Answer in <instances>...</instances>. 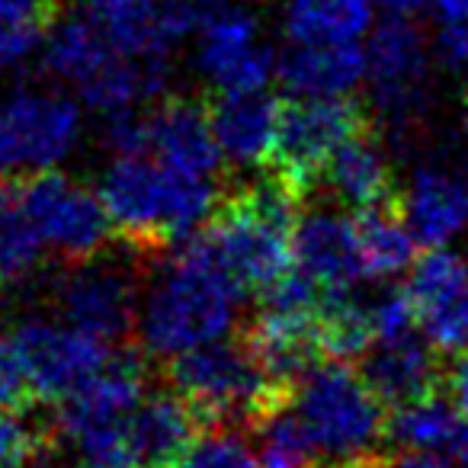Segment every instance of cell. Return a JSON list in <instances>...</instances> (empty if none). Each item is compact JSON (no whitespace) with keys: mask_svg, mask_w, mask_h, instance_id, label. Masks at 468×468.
<instances>
[{"mask_svg":"<svg viewBox=\"0 0 468 468\" xmlns=\"http://www.w3.org/2000/svg\"><path fill=\"white\" fill-rule=\"evenodd\" d=\"M433 58L449 74H468V23L436 27Z\"/></svg>","mask_w":468,"mask_h":468,"instance_id":"obj_34","label":"cell"},{"mask_svg":"<svg viewBox=\"0 0 468 468\" xmlns=\"http://www.w3.org/2000/svg\"><path fill=\"white\" fill-rule=\"evenodd\" d=\"M39 401L14 334H0V410H33Z\"/></svg>","mask_w":468,"mask_h":468,"instance_id":"obj_32","label":"cell"},{"mask_svg":"<svg viewBox=\"0 0 468 468\" xmlns=\"http://www.w3.org/2000/svg\"><path fill=\"white\" fill-rule=\"evenodd\" d=\"M97 193L112 234L144 261H157L196 238L221 199L215 180L183 174L148 154L116 157Z\"/></svg>","mask_w":468,"mask_h":468,"instance_id":"obj_1","label":"cell"},{"mask_svg":"<svg viewBox=\"0 0 468 468\" xmlns=\"http://www.w3.org/2000/svg\"><path fill=\"white\" fill-rule=\"evenodd\" d=\"M116 55L122 52L112 46L110 33L97 16H68L46 39V71L84 90Z\"/></svg>","mask_w":468,"mask_h":468,"instance_id":"obj_23","label":"cell"},{"mask_svg":"<svg viewBox=\"0 0 468 468\" xmlns=\"http://www.w3.org/2000/svg\"><path fill=\"white\" fill-rule=\"evenodd\" d=\"M292 410L308 436L314 468H391V414L363 372L318 366L295 388Z\"/></svg>","mask_w":468,"mask_h":468,"instance_id":"obj_4","label":"cell"},{"mask_svg":"<svg viewBox=\"0 0 468 468\" xmlns=\"http://www.w3.org/2000/svg\"><path fill=\"white\" fill-rule=\"evenodd\" d=\"M199 420L176 391H154L144 398L132 420L135 468H183L199 440Z\"/></svg>","mask_w":468,"mask_h":468,"instance_id":"obj_22","label":"cell"},{"mask_svg":"<svg viewBox=\"0 0 468 468\" xmlns=\"http://www.w3.org/2000/svg\"><path fill=\"white\" fill-rule=\"evenodd\" d=\"M183 468H257L254 452L234 430H208L189 449Z\"/></svg>","mask_w":468,"mask_h":468,"instance_id":"obj_31","label":"cell"},{"mask_svg":"<svg viewBox=\"0 0 468 468\" xmlns=\"http://www.w3.org/2000/svg\"><path fill=\"white\" fill-rule=\"evenodd\" d=\"M353 225H356L359 254H363L369 280H391L414 263L417 238L401 212V199L388 202V206L363 208L353 215Z\"/></svg>","mask_w":468,"mask_h":468,"instance_id":"obj_24","label":"cell"},{"mask_svg":"<svg viewBox=\"0 0 468 468\" xmlns=\"http://www.w3.org/2000/svg\"><path fill=\"white\" fill-rule=\"evenodd\" d=\"M462 129H465V135H468V93H465V100H462Z\"/></svg>","mask_w":468,"mask_h":468,"instance_id":"obj_41","label":"cell"},{"mask_svg":"<svg viewBox=\"0 0 468 468\" xmlns=\"http://www.w3.org/2000/svg\"><path fill=\"white\" fill-rule=\"evenodd\" d=\"M241 340L270 382L289 395H295V388L318 369L321 359H327L321 346L318 308L295 312V308L261 305Z\"/></svg>","mask_w":468,"mask_h":468,"instance_id":"obj_14","label":"cell"},{"mask_svg":"<svg viewBox=\"0 0 468 468\" xmlns=\"http://www.w3.org/2000/svg\"><path fill=\"white\" fill-rule=\"evenodd\" d=\"M55 308L68 327L90 334L103 344L125 340L138 324L135 282L112 267H68L55 286Z\"/></svg>","mask_w":468,"mask_h":468,"instance_id":"obj_13","label":"cell"},{"mask_svg":"<svg viewBox=\"0 0 468 468\" xmlns=\"http://www.w3.org/2000/svg\"><path fill=\"white\" fill-rule=\"evenodd\" d=\"M452 455L462 462V468H468V423H462V433H459V442H455Z\"/></svg>","mask_w":468,"mask_h":468,"instance_id":"obj_40","label":"cell"},{"mask_svg":"<svg viewBox=\"0 0 468 468\" xmlns=\"http://www.w3.org/2000/svg\"><path fill=\"white\" fill-rule=\"evenodd\" d=\"M276 78L292 97H350L369 78V58L359 42H292Z\"/></svg>","mask_w":468,"mask_h":468,"instance_id":"obj_20","label":"cell"},{"mask_svg":"<svg viewBox=\"0 0 468 468\" xmlns=\"http://www.w3.org/2000/svg\"><path fill=\"white\" fill-rule=\"evenodd\" d=\"M305 199L286 176L267 170L261 180L221 196L199 234L244 292L263 295L295 267L292 238Z\"/></svg>","mask_w":468,"mask_h":468,"instance_id":"obj_3","label":"cell"},{"mask_svg":"<svg viewBox=\"0 0 468 468\" xmlns=\"http://www.w3.org/2000/svg\"><path fill=\"white\" fill-rule=\"evenodd\" d=\"M318 331L321 346L327 359H363L378 340L376 334V312L372 305L359 302L356 295L346 292H324L318 308Z\"/></svg>","mask_w":468,"mask_h":468,"instance_id":"obj_28","label":"cell"},{"mask_svg":"<svg viewBox=\"0 0 468 468\" xmlns=\"http://www.w3.org/2000/svg\"><path fill=\"white\" fill-rule=\"evenodd\" d=\"M16 183L42 244L55 250L65 267L100 261L110 238H116L100 193L58 170L16 176Z\"/></svg>","mask_w":468,"mask_h":468,"instance_id":"obj_8","label":"cell"},{"mask_svg":"<svg viewBox=\"0 0 468 468\" xmlns=\"http://www.w3.org/2000/svg\"><path fill=\"white\" fill-rule=\"evenodd\" d=\"M462 410L446 395V388L423 395L404 408L391 410V446H401L404 452H455V442L462 433Z\"/></svg>","mask_w":468,"mask_h":468,"instance_id":"obj_25","label":"cell"},{"mask_svg":"<svg viewBox=\"0 0 468 468\" xmlns=\"http://www.w3.org/2000/svg\"><path fill=\"white\" fill-rule=\"evenodd\" d=\"M280 112L282 100L267 90L215 93L208 100V116L225 161L267 167L280 129Z\"/></svg>","mask_w":468,"mask_h":468,"instance_id":"obj_19","label":"cell"},{"mask_svg":"<svg viewBox=\"0 0 468 468\" xmlns=\"http://www.w3.org/2000/svg\"><path fill=\"white\" fill-rule=\"evenodd\" d=\"M372 312H376L378 340L404 337V334L417 331V308L408 289H401V292H385L382 299L372 305Z\"/></svg>","mask_w":468,"mask_h":468,"instance_id":"obj_33","label":"cell"},{"mask_svg":"<svg viewBox=\"0 0 468 468\" xmlns=\"http://www.w3.org/2000/svg\"><path fill=\"white\" fill-rule=\"evenodd\" d=\"M42 244L16 176H0V286L20 282L42 263Z\"/></svg>","mask_w":468,"mask_h":468,"instance_id":"obj_27","label":"cell"},{"mask_svg":"<svg viewBox=\"0 0 468 468\" xmlns=\"http://www.w3.org/2000/svg\"><path fill=\"white\" fill-rule=\"evenodd\" d=\"M148 154L183 174L215 180L221 170L218 138L208 116V100L174 93L148 116Z\"/></svg>","mask_w":468,"mask_h":468,"instance_id":"obj_16","label":"cell"},{"mask_svg":"<svg viewBox=\"0 0 468 468\" xmlns=\"http://www.w3.org/2000/svg\"><path fill=\"white\" fill-rule=\"evenodd\" d=\"M366 129H372V119L366 106L353 97L282 100L280 129L267 167L312 196L337 148H344L353 135Z\"/></svg>","mask_w":468,"mask_h":468,"instance_id":"obj_6","label":"cell"},{"mask_svg":"<svg viewBox=\"0 0 468 468\" xmlns=\"http://www.w3.org/2000/svg\"><path fill=\"white\" fill-rule=\"evenodd\" d=\"M401 212L423 248H446L468 228V164L459 157L423 161L410 176Z\"/></svg>","mask_w":468,"mask_h":468,"instance_id":"obj_15","label":"cell"},{"mask_svg":"<svg viewBox=\"0 0 468 468\" xmlns=\"http://www.w3.org/2000/svg\"><path fill=\"white\" fill-rule=\"evenodd\" d=\"M14 340L23 353V363H27L39 401L68 398L112 359L110 344L78 331V327H58L52 321H23L14 331Z\"/></svg>","mask_w":468,"mask_h":468,"instance_id":"obj_11","label":"cell"},{"mask_svg":"<svg viewBox=\"0 0 468 468\" xmlns=\"http://www.w3.org/2000/svg\"><path fill=\"white\" fill-rule=\"evenodd\" d=\"M369 388L382 398L385 408H404L423 395H433L446 385L442 356L427 337L404 334V337L376 340L359 366Z\"/></svg>","mask_w":468,"mask_h":468,"instance_id":"obj_18","label":"cell"},{"mask_svg":"<svg viewBox=\"0 0 468 468\" xmlns=\"http://www.w3.org/2000/svg\"><path fill=\"white\" fill-rule=\"evenodd\" d=\"M446 395L455 401V408L462 410V414H468V353H462V356H455L452 369L446 372Z\"/></svg>","mask_w":468,"mask_h":468,"instance_id":"obj_36","label":"cell"},{"mask_svg":"<svg viewBox=\"0 0 468 468\" xmlns=\"http://www.w3.org/2000/svg\"><path fill=\"white\" fill-rule=\"evenodd\" d=\"M167 378L202 430H261L292 404V395L270 382L244 340H215L174 356Z\"/></svg>","mask_w":468,"mask_h":468,"instance_id":"obj_5","label":"cell"},{"mask_svg":"<svg viewBox=\"0 0 468 468\" xmlns=\"http://www.w3.org/2000/svg\"><path fill=\"white\" fill-rule=\"evenodd\" d=\"M321 186L340 206H350L356 212L398 202L388 151H385V144L378 142L372 129L359 132L344 148H337V154L327 161L324 174H321L318 189Z\"/></svg>","mask_w":468,"mask_h":468,"instance_id":"obj_21","label":"cell"},{"mask_svg":"<svg viewBox=\"0 0 468 468\" xmlns=\"http://www.w3.org/2000/svg\"><path fill=\"white\" fill-rule=\"evenodd\" d=\"M157 0H90V14L100 20H122L154 7Z\"/></svg>","mask_w":468,"mask_h":468,"instance_id":"obj_35","label":"cell"},{"mask_svg":"<svg viewBox=\"0 0 468 468\" xmlns=\"http://www.w3.org/2000/svg\"><path fill=\"white\" fill-rule=\"evenodd\" d=\"M372 29V0H289L292 42H359Z\"/></svg>","mask_w":468,"mask_h":468,"instance_id":"obj_26","label":"cell"},{"mask_svg":"<svg viewBox=\"0 0 468 468\" xmlns=\"http://www.w3.org/2000/svg\"><path fill=\"white\" fill-rule=\"evenodd\" d=\"M292 257L295 270L324 292H346L359 280H366L356 225L334 208L302 215L292 238Z\"/></svg>","mask_w":468,"mask_h":468,"instance_id":"obj_17","label":"cell"},{"mask_svg":"<svg viewBox=\"0 0 468 468\" xmlns=\"http://www.w3.org/2000/svg\"><path fill=\"white\" fill-rule=\"evenodd\" d=\"M52 442L48 427L29 420V410H0V468H36Z\"/></svg>","mask_w":468,"mask_h":468,"instance_id":"obj_30","label":"cell"},{"mask_svg":"<svg viewBox=\"0 0 468 468\" xmlns=\"http://www.w3.org/2000/svg\"><path fill=\"white\" fill-rule=\"evenodd\" d=\"M244 289L221 267L202 234L170 250L142 308V346L148 356L174 359L196 346L225 340Z\"/></svg>","mask_w":468,"mask_h":468,"instance_id":"obj_2","label":"cell"},{"mask_svg":"<svg viewBox=\"0 0 468 468\" xmlns=\"http://www.w3.org/2000/svg\"><path fill=\"white\" fill-rule=\"evenodd\" d=\"M408 292L417 327L440 356L468 353V261L455 250L433 248L410 270Z\"/></svg>","mask_w":468,"mask_h":468,"instance_id":"obj_12","label":"cell"},{"mask_svg":"<svg viewBox=\"0 0 468 468\" xmlns=\"http://www.w3.org/2000/svg\"><path fill=\"white\" fill-rule=\"evenodd\" d=\"M58 0H0V68L27 61L55 29Z\"/></svg>","mask_w":468,"mask_h":468,"instance_id":"obj_29","label":"cell"},{"mask_svg":"<svg viewBox=\"0 0 468 468\" xmlns=\"http://www.w3.org/2000/svg\"><path fill=\"white\" fill-rule=\"evenodd\" d=\"M427 10L433 14L436 27L468 23V0H427Z\"/></svg>","mask_w":468,"mask_h":468,"instance_id":"obj_37","label":"cell"},{"mask_svg":"<svg viewBox=\"0 0 468 468\" xmlns=\"http://www.w3.org/2000/svg\"><path fill=\"white\" fill-rule=\"evenodd\" d=\"M199 71L215 93L267 90L280 58L261 42L257 16L234 0H212L199 29Z\"/></svg>","mask_w":468,"mask_h":468,"instance_id":"obj_10","label":"cell"},{"mask_svg":"<svg viewBox=\"0 0 468 468\" xmlns=\"http://www.w3.org/2000/svg\"><path fill=\"white\" fill-rule=\"evenodd\" d=\"M391 468H449L442 455H430V452H404L395 455Z\"/></svg>","mask_w":468,"mask_h":468,"instance_id":"obj_38","label":"cell"},{"mask_svg":"<svg viewBox=\"0 0 468 468\" xmlns=\"http://www.w3.org/2000/svg\"><path fill=\"white\" fill-rule=\"evenodd\" d=\"M369 87L378 112L388 119L395 135H410L420 125L433 97V46L408 14H391L372 29Z\"/></svg>","mask_w":468,"mask_h":468,"instance_id":"obj_7","label":"cell"},{"mask_svg":"<svg viewBox=\"0 0 468 468\" xmlns=\"http://www.w3.org/2000/svg\"><path fill=\"white\" fill-rule=\"evenodd\" d=\"M80 138L74 100L46 90H16L0 103V176L55 170Z\"/></svg>","mask_w":468,"mask_h":468,"instance_id":"obj_9","label":"cell"},{"mask_svg":"<svg viewBox=\"0 0 468 468\" xmlns=\"http://www.w3.org/2000/svg\"><path fill=\"white\" fill-rule=\"evenodd\" d=\"M378 4H385V7L391 10V14H414L417 7H427V0H378Z\"/></svg>","mask_w":468,"mask_h":468,"instance_id":"obj_39","label":"cell"}]
</instances>
